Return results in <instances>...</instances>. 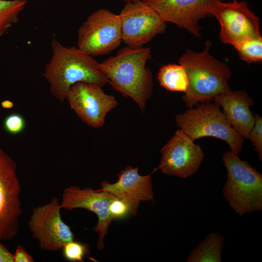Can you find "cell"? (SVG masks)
I'll use <instances>...</instances> for the list:
<instances>
[{
	"label": "cell",
	"instance_id": "7a4b0ae2",
	"mask_svg": "<svg viewBox=\"0 0 262 262\" xmlns=\"http://www.w3.org/2000/svg\"><path fill=\"white\" fill-rule=\"evenodd\" d=\"M52 56L45 66L43 76L50 84V91L59 101L66 100L71 86L78 82L96 83L103 86L108 80L98 63L78 47H66L53 38Z\"/></svg>",
	"mask_w": 262,
	"mask_h": 262
},
{
	"label": "cell",
	"instance_id": "9c48e42d",
	"mask_svg": "<svg viewBox=\"0 0 262 262\" xmlns=\"http://www.w3.org/2000/svg\"><path fill=\"white\" fill-rule=\"evenodd\" d=\"M212 15L220 24V38L225 44L235 48L247 39L261 36L260 19L246 1H219Z\"/></svg>",
	"mask_w": 262,
	"mask_h": 262
},
{
	"label": "cell",
	"instance_id": "d4e9b609",
	"mask_svg": "<svg viewBox=\"0 0 262 262\" xmlns=\"http://www.w3.org/2000/svg\"><path fill=\"white\" fill-rule=\"evenodd\" d=\"M14 262H33L32 257L29 254L24 248L20 246H17L15 253L13 254Z\"/></svg>",
	"mask_w": 262,
	"mask_h": 262
},
{
	"label": "cell",
	"instance_id": "8fae6325",
	"mask_svg": "<svg viewBox=\"0 0 262 262\" xmlns=\"http://www.w3.org/2000/svg\"><path fill=\"white\" fill-rule=\"evenodd\" d=\"M102 87L96 83L78 82L71 86L66 97L79 118L94 128L102 127L107 114L117 105L115 97L106 94Z\"/></svg>",
	"mask_w": 262,
	"mask_h": 262
},
{
	"label": "cell",
	"instance_id": "ba28073f",
	"mask_svg": "<svg viewBox=\"0 0 262 262\" xmlns=\"http://www.w3.org/2000/svg\"><path fill=\"white\" fill-rule=\"evenodd\" d=\"M21 187L14 160L2 148L0 140V240L17 234L22 214Z\"/></svg>",
	"mask_w": 262,
	"mask_h": 262
},
{
	"label": "cell",
	"instance_id": "7c38bea8",
	"mask_svg": "<svg viewBox=\"0 0 262 262\" xmlns=\"http://www.w3.org/2000/svg\"><path fill=\"white\" fill-rule=\"evenodd\" d=\"M158 169L167 175L186 178L198 170L204 157L200 146L182 130H177L161 149Z\"/></svg>",
	"mask_w": 262,
	"mask_h": 262
},
{
	"label": "cell",
	"instance_id": "52a82bcc",
	"mask_svg": "<svg viewBox=\"0 0 262 262\" xmlns=\"http://www.w3.org/2000/svg\"><path fill=\"white\" fill-rule=\"evenodd\" d=\"M118 15L122 41L131 48L143 47L166 30V22L142 0L126 2Z\"/></svg>",
	"mask_w": 262,
	"mask_h": 262
},
{
	"label": "cell",
	"instance_id": "ac0fdd59",
	"mask_svg": "<svg viewBox=\"0 0 262 262\" xmlns=\"http://www.w3.org/2000/svg\"><path fill=\"white\" fill-rule=\"evenodd\" d=\"M160 85L167 90L185 93L188 86V78L185 69L178 64L163 66L157 74Z\"/></svg>",
	"mask_w": 262,
	"mask_h": 262
},
{
	"label": "cell",
	"instance_id": "277c9868",
	"mask_svg": "<svg viewBox=\"0 0 262 262\" xmlns=\"http://www.w3.org/2000/svg\"><path fill=\"white\" fill-rule=\"evenodd\" d=\"M227 178L223 194L231 208L242 215L262 210V175L231 151L223 156Z\"/></svg>",
	"mask_w": 262,
	"mask_h": 262
},
{
	"label": "cell",
	"instance_id": "d6986e66",
	"mask_svg": "<svg viewBox=\"0 0 262 262\" xmlns=\"http://www.w3.org/2000/svg\"><path fill=\"white\" fill-rule=\"evenodd\" d=\"M27 0H0V38L18 20Z\"/></svg>",
	"mask_w": 262,
	"mask_h": 262
},
{
	"label": "cell",
	"instance_id": "4316f807",
	"mask_svg": "<svg viewBox=\"0 0 262 262\" xmlns=\"http://www.w3.org/2000/svg\"><path fill=\"white\" fill-rule=\"evenodd\" d=\"M1 106L5 109H10L13 108L14 104L12 101L6 99L3 100L1 102Z\"/></svg>",
	"mask_w": 262,
	"mask_h": 262
},
{
	"label": "cell",
	"instance_id": "4fadbf2b",
	"mask_svg": "<svg viewBox=\"0 0 262 262\" xmlns=\"http://www.w3.org/2000/svg\"><path fill=\"white\" fill-rule=\"evenodd\" d=\"M152 7L165 22L183 28L199 37L200 20L213 17L212 10L222 0H142Z\"/></svg>",
	"mask_w": 262,
	"mask_h": 262
},
{
	"label": "cell",
	"instance_id": "8992f818",
	"mask_svg": "<svg viewBox=\"0 0 262 262\" xmlns=\"http://www.w3.org/2000/svg\"><path fill=\"white\" fill-rule=\"evenodd\" d=\"M121 42L119 15L106 9L92 13L78 31V48L91 56L108 54Z\"/></svg>",
	"mask_w": 262,
	"mask_h": 262
},
{
	"label": "cell",
	"instance_id": "ffe728a7",
	"mask_svg": "<svg viewBox=\"0 0 262 262\" xmlns=\"http://www.w3.org/2000/svg\"><path fill=\"white\" fill-rule=\"evenodd\" d=\"M241 59L248 63H260L262 61V37L247 39L234 48Z\"/></svg>",
	"mask_w": 262,
	"mask_h": 262
},
{
	"label": "cell",
	"instance_id": "6da1fadb",
	"mask_svg": "<svg viewBox=\"0 0 262 262\" xmlns=\"http://www.w3.org/2000/svg\"><path fill=\"white\" fill-rule=\"evenodd\" d=\"M150 58L149 48L126 46L115 56L98 63L112 87L123 96L131 98L142 112L152 93V74L146 66Z\"/></svg>",
	"mask_w": 262,
	"mask_h": 262
},
{
	"label": "cell",
	"instance_id": "83f0119b",
	"mask_svg": "<svg viewBox=\"0 0 262 262\" xmlns=\"http://www.w3.org/2000/svg\"><path fill=\"white\" fill-rule=\"evenodd\" d=\"M124 0L126 2H128V1H132L135 0Z\"/></svg>",
	"mask_w": 262,
	"mask_h": 262
},
{
	"label": "cell",
	"instance_id": "9a60e30c",
	"mask_svg": "<svg viewBox=\"0 0 262 262\" xmlns=\"http://www.w3.org/2000/svg\"><path fill=\"white\" fill-rule=\"evenodd\" d=\"M117 177V181L114 183L102 182L101 188L98 190L108 192L126 200L131 208L132 215H136L141 201L153 199L151 174L140 175L137 167L129 165L120 171Z\"/></svg>",
	"mask_w": 262,
	"mask_h": 262
},
{
	"label": "cell",
	"instance_id": "2e32d148",
	"mask_svg": "<svg viewBox=\"0 0 262 262\" xmlns=\"http://www.w3.org/2000/svg\"><path fill=\"white\" fill-rule=\"evenodd\" d=\"M213 101L223 108V113L232 128L243 138L248 139L255 118L250 107L253 99L244 91L230 90L216 96Z\"/></svg>",
	"mask_w": 262,
	"mask_h": 262
},
{
	"label": "cell",
	"instance_id": "cb8c5ba5",
	"mask_svg": "<svg viewBox=\"0 0 262 262\" xmlns=\"http://www.w3.org/2000/svg\"><path fill=\"white\" fill-rule=\"evenodd\" d=\"M255 122L250 131L248 139L250 140L258 152L260 161H262V118L260 115L254 114Z\"/></svg>",
	"mask_w": 262,
	"mask_h": 262
},
{
	"label": "cell",
	"instance_id": "3957f363",
	"mask_svg": "<svg viewBox=\"0 0 262 262\" xmlns=\"http://www.w3.org/2000/svg\"><path fill=\"white\" fill-rule=\"evenodd\" d=\"M205 45L200 52L186 49L178 60L188 76V86L182 98L188 108L212 102L216 96L231 90L229 66L209 52L210 41H206Z\"/></svg>",
	"mask_w": 262,
	"mask_h": 262
},
{
	"label": "cell",
	"instance_id": "7402d4cb",
	"mask_svg": "<svg viewBox=\"0 0 262 262\" xmlns=\"http://www.w3.org/2000/svg\"><path fill=\"white\" fill-rule=\"evenodd\" d=\"M26 126L24 117L18 113H12L4 119L3 127L4 131L12 135H17L22 132Z\"/></svg>",
	"mask_w": 262,
	"mask_h": 262
},
{
	"label": "cell",
	"instance_id": "603a6c76",
	"mask_svg": "<svg viewBox=\"0 0 262 262\" xmlns=\"http://www.w3.org/2000/svg\"><path fill=\"white\" fill-rule=\"evenodd\" d=\"M109 213L113 220L123 218L129 214L132 215L130 204L126 200L116 196L112 200L110 204Z\"/></svg>",
	"mask_w": 262,
	"mask_h": 262
},
{
	"label": "cell",
	"instance_id": "5bb4252c",
	"mask_svg": "<svg viewBox=\"0 0 262 262\" xmlns=\"http://www.w3.org/2000/svg\"><path fill=\"white\" fill-rule=\"evenodd\" d=\"M115 197L106 191L93 190L89 188L82 189L78 186H70L63 191L61 206L68 211L83 208L97 214L98 222L93 230L98 235L97 246L101 250L104 247V238L113 221L109 207Z\"/></svg>",
	"mask_w": 262,
	"mask_h": 262
},
{
	"label": "cell",
	"instance_id": "e0dca14e",
	"mask_svg": "<svg viewBox=\"0 0 262 262\" xmlns=\"http://www.w3.org/2000/svg\"><path fill=\"white\" fill-rule=\"evenodd\" d=\"M224 237L218 232L209 233L189 253L188 262H221Z\"/></svg>",
	"mask_w": 262,
	"mask_h": 262
},
{
	"label": "cell",
	"instance_id": "5b68a950",
	"mask_svg": "<svg viewBox=\"0 0 262 262\" xmlns=\"http://www.w3.org/2000/svg\"><path fill=\"white\" fill-rule=\"evenodd\" d=\"M196 106L176 116L175 121L180 129L194 141L203 137L223 140L230 150L238 155L242 150L244 138L232 128L220 106L209 102Z\"/></svg>",
	"mask_w": 262,
	"mask_h": 262
},
{
	"label": "cell",
	"instance_id": "484cf974",
	"mask_svg": "<svg viewBox=\"0 0 262 262\" xmlns=\"http://www.w3.org/2000/svg\"><path fill=\"white\" fill-rule=\"evenodd\" d=\"M0 240V262H14L13 254L2 244Z\"/></svg>",
	"mask_w": 262,
	"mask_h": 262
},
{
	"label": "cell",
	"instance_id": "44dd1931",
	"mask_svg": "<svg viewBox=\"0 0 262 262\" xmlns=\"http://www.w3.org/2000/svg\"><path fill=\"white\" fill-rule=\"evenodd\" d=\"M63 255L71 262H83L84 257L90 253L89 246L74 241L66 244L63 248Z\"/></svg>",
	"mask_w": 262,
	"mask_h": 262
},
{
	"label": "cell",
	"instance_id": "30bf717a",
	"mask_svg": "<svg viewBox=\"0 0 262 262\" xmlns=\"http://www.w3.org/2000/svg\"><path fill=\"white\" fill-rule=\"evenodd\" d=\"M59 199L52 198L47 204L34 208L28 226L42 249L55 251L74 241L70 227L62 220Z\"/></svg>",
	"mask_w": 262,
	"mask_h": 262
}]
</instances>
